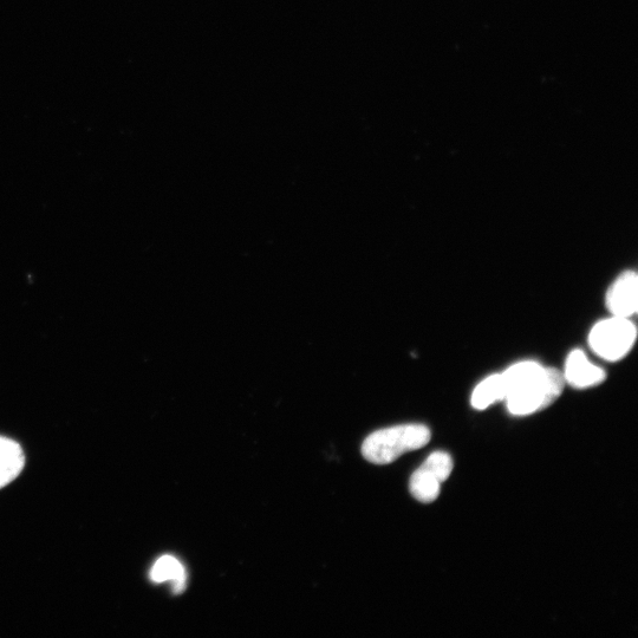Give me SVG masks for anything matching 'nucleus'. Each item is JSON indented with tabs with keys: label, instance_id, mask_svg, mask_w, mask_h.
<instances>
[{
	"label": "nucleus",
	"instance_id": "7ed1b4c3",
	"mask_svg": "<svg viewBox=\"0 0 638 638\" xmlns=\"http://www.w3.org/2000/svg\"><path fill=\"white\" fill-rule=\"evenodd\" d=\"M636 337L637 330L630 318L611 316L592 328L589 344L603 360L617 362L630 353Z\"/></svg>",
	"mask_w": 638,
	"mask_h": 638
},
{
	"label": "nucleus",
	"instance_id": "39448f33",
	"mask_svg": "<svg viewBox=\"0 0 638 638\" xmlns=\"http://www.w3.org/2000/svg\"><path fill=\"white\" fill-rule=\"evenodd\" d=\"M607 308L611 316L631 318L638 307V278L635 272H623L607 294Z\"/></svg>",
	"mask_w": 638,
	"mask_h": 638
},
{
	"label": "nucleus",
	"instance_id": "f03ea898",
	"mask_svg": "<svg viewBox=\"0 0 638 638\" xmlns=\"http://www.w3.org/2000/svg\"><path fill=\"white\" fill-rule=\"evenodd\" d=\"M432 439L431 429L423 425H402L381 429L363 442L364 459L375 465H389L403 454L418 451Z\"/></svg>",
	"mask_w": 638,
	"mask_h": 638
},
{
	"label": "nucleus",
	"instance_id": "20e7f679",
	"mask_svg": "<svg viewBox=\"0 0 638 638\" xmlns=\"http://www.w3.org/2000/svg\"><path fill=\"white\" fill-rule=\"evenodd\" d=\"M453 460L446 452L429 455L418 471L410 478L409 491L422 504H432L441 492V485L451 477Z\"/></svg>",
	"mask_w": 638,
	"mask_h": 638
},
{
	"label": "nucleus",
	"instance_id": "1a4fd4ad",
	"mask_svg": "<svg viewBox=\"0 0 638 638\" xmlns=\"http://www.w3.org/2000/svg\"><path fill=\"white\" fill-rule=\"evenodd\" d=\"M506 395L503 375L493 374L480 382L472 394V407L477 410H484L492 406L493 403L504 401Z\"/></svg>",
	"mask_w": 638,
	"mask_h": 638
},
{
	"label": "nucleus",
	"instance_id": "0eeeda50",
	"mask_svg": "<svg viewBox=\"0 0 638 638\" xmlns=\"http://www.w3.org/2000/svg\"><path fill=\"white\" fill-rule=\"evenodd\" d=\"M24 466L22 447L16 441L0 436V490L16 480Z\"/></svg>",
	"mask_w": 638,
	"mask_h": 638
},
{
	"label": "nucleus",
	"instance_id": "f257e3e1",
	"mask_svg": "<svg viewBox=\"0 0 638 638\" xmlns=\"http://www.w3.org/2000/svg\"><path fill=\"white\" fill-rule=\"evenodd\" d=\"M505 400L512 415L526 416L540 412L562 395L565 380L562 371L545 368L535 361L513 364L505 370Z\"/></svg>",
	"mask_w": 638,
	"mask_h": 638
},
{
	"label": "nucleus",
	"instance_id": "6e6552de",
	"mask_svg": "<svg viewBox=\"0 0 638 638\" xmlns=\"http://www.w3.org/2000/svg\"><path fill=\"white\" fill-rule=\"evenodd\" d=\"M151 579L154 583L171 582L173 594L181 595L186 589V570L177 558L164 556L156 562L151 570Z\"/></svg>",
	"mask_w": 638,
	"mask_h": 638
},
{
	"label": "nucleus",
	"instance_id": "423d86ee",
	"mask_svg": "<svg viewBox=\"0 0 638 638\" xmlns=\"http://www.w3.org/2000/svg\"><path fill=\"white\" fill-rule=\"evenodd\" d=\"M565 383L576 389H587L604 382L605 371L592 364L582 350L571 351L566 358L564 370Z\"/></svg>",
	"mask_w": 638,
	"mask_h": 638
}]
</instances>
